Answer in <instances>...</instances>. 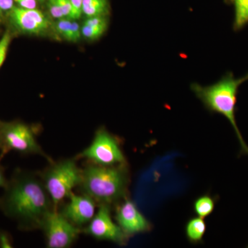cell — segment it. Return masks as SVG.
I'll return each instance as SVG.
<instances>
[{
    "label": "cell",
    "instance_id": "1",
    "mask_svg": "<svg viewBox=\"0 0 248 248\" xmlns=\"http://www.w3.org/2000/svg\"><path fill=\"white\" fill-rule=\"evenodd\" d=\"M7 186L2 202L5 213L23 229H40L47 214L55 208L38 173H21Z\"/></svg>",
    "mask_w": 248,
    "mask_h": 248
},
{
    "label": "cell",
    "instance_id": "2",
    "mask_svg": "<svg viewBox=\"0 0 248 248\" xmlns=\"http://www.w3.org/2000/svg\"><path fill=\"white\" fill-rule=\"evenodd\" d=\"M126 164L102 166L89 163L81 172V193L89 196L97 205H113L125 198L129 184Z\"/></svg>",
    "mask_w": 248,
    "mask_h": 248
},
{
    "label": "cell",
    "instance_id": "3",
    "mask_svg": "<svg viewBox=\"0 0 248 248\" xmlns=\"http://www.w3.org/2000/svg\"><path fill=\"white\" fill-rule=\"evenodd\" d=\"M248 80V73L240 78H235L232 73L223 77L218 82L208 86L198 84L191 85V89L205 107L211 112L221 114L232 125L239 140L241 153L248 155V146L243 138L235 119L236 97L239 86Z\"/></svg>",
    "mask_w": 248,
    "mask_h": 248
},
{
    "label": "cell",
    "instance_id": "4",
    "mask_svg": "<svg viewBox=\"0 0 248 248\" xmlns=\"http://www.w3.org/2000/svg\"><path fill=\"white\" fill-rule=\"evenodd\" d=\"M82 169L77 164L76 157L51 161L43 170L38 172L54 208L59 209L62 202L67 200L73 190L79 186Z\"/></svg>",
    "mask_w": 248,
    "mask_h": 248
},
{
    "label": "cell",
    "instance_id": "5",
    "mask_svg": "<svg viewBox=\"0 0 248 248\" xmlns=\"http://www.w3.org/2000/svg\"><path fill=\"white\" fill-rule=\"evenodd\" d=\"M76 158L86 159L91 164L102 166L126 164L120 143L104 128L96 132L91 144Z\"/></svg>",
    "mask_w": 248,
    "mask_h": 248
},
{
    "label": "cell",
    "instance_id": "6",
    "mask_svg": "<svg viewBox=\"0 0 248 248\" xmlns=\"http://www.w3.org/2000/svg\"><path fill=\"white\" fill-rule=\"evenodd\" d=\"M0 146L4 151H15L25 155H37L51 162L53 160L43 151L36 133L29 125L23 123L4 124L0 128Z\"/></svg>",
    "mask_w": 248,
    "mask_h": 248
},
{
    "label": "cell",
    "instance_id": "7",
    "mask_svg": "<svg viewBox=\"0 0 248 248\" xmlns=\"http://www.w3.org/2000/svg\"><path fill=\"white\" fill-rule=\"evenodd\" d=\"M40 230L45 234L48 248L71 247L82 233L81 228L72 224L58 209H53L47 214Z\"/></svg>",
    "mask_w": 248,
    "mask_h": 248
},
{
    "label": "cell",
    "instance_id": "8",
    "mask_svg": "<svg viewBox=\"0 0 248 248\" xmlns=\"http://www.w3.org/2000/svg\"><path fill=\"white\" fill-rule=\"evenodd\" d=\"M97 213L91 222L82 228V233L99 241H108L120 246H125L129 237L112 220L110 207L99 205Z\"/></svg>",
    "mask_w": 248,
    "mask_h": 248
},
{
    "label": "cell",
    "instance_id": "9",
    "mask_svg": "<svg viewBox=\"0 0 248 248\" xmlns=\"http://www.w3.org/2000/svg\"><path fill=\"white\" fill-rule=\"evenodd\" d=\"M67 200L68 202L61 210L58 209L59 211L72 224L82 230V227L87 226L95 215L97 203L89 196L82 193L76 195L73 192Z\"/></svg>",
    "mask_w": 248,
    "mask_h": 248
},
{
    "label": "cell",
    "instance_id": "10",
    "mask_svg": "<svg viewBox=\"0 0 248 248\" xmlns=\"http://www.w3.org/2000/svg\"><path fill=\"white\" fill-rule=\"evenodd\" d=\"M115 220L128 236L151 231V224L133 201L124 199L116 208Z\"/></svg>",
    "mask_w": 248,
    "mask_h": 248
},
{
    "label": "cell",
    "instance_id": "11",
    "mask_svg": "<svg viewBox=\"0 0 248 248\" xmlns=\"http://www.w3.org/2000/svg\"><path fill=\"white\" fill-rule=\"evenodd\" d=\"M9 13L16 27L26 33L40 35L50 25L48 18L37 9H25L14 6Z\"/></svg>",
    "mask_w": 248,
    "mask_h": 248
},
{
    "label": "cell",
    "instance_id": "12",
    "mask_svg": "<svg viewBox=\"0 0 248 248\" xmlns=\"http://www.w3.org/2000/svg\"><path fill=\"white\" fill-rule=\"evenodd\" d=\"M108 28L107 16L87 17L81 27V35L90 40H95L104 35Z\"/></svg>",
    "mask_w": 248,
    "mask_h": 248
},
{
    "label": "cell",
    "instance_id": "13",
    "mask_svg": "<svg viewBox=\"0 0 248 248\" xmlns=\"http://www.w3.org/2000/svg\"><path fill=\"white\" fill-rule=\"evenodd\" d=\"M206 231V224L203 218L196 217L187 221L186 226L187 239L192 244H198L203 239Z\"/></svg>",
    "mask_w": 248,
    "mask_h": 248
},
{
    "label": "cell",
    "instance_id": "14",
    "mask_svg": "<svg viewBox=\"0 0 248 248\" xmlns=\"http://www.w3.org/2000/svg\"><path fill=\"white\" fill-rule=\"evenodd\" d=\"M108 11V0H83V14L86 17L107 16Z\"/></svg>",
    "mask_w": 248,
    "mask_h": 248
},
{
    "label": "cell",
    "instance_id": "15",
    "mask_svg": "<svg viewBox=\"0 0 248 248\" xmlns=\"http://www.w3.org/2000/svg\"><path fill=\"white\" fill-rule=\"evenodd\" d=\"M215 200L210 196L203 195L199 197L194 203V210L201 218H205L211 215L215 210Z\"/></svg>",
    "mask_w": 248,
    "mask_h": 248
},
{
    "label": "cell",
    "instance_id": "16",
    "mask_svg": "<svg viewBox=\"0 0 248 248\" xmlns=\"http://www.w3.org/2000/svg\"><path fill=\"white\" fill-rule=\"evenodd\" d=\"M234 29H241L248 23V0H234Z\"/></svg>",
    "mask_w": 248,
    "mask_h": 248
},
{
    "label": "cell",
    "instance_id": "17",
    "mask_svg": "<svg viewBox=\"0 0 248 248\" xmlns=\"http://www.w3.org/2000/svg\"><path fill=\"white\" fill-rule=\"evenodd\" d=\"M72 22L73 19L63 18V19H58L55 24V30L58 32L59 35H61L66 40L69 35Z\"/></svg>",
    "mask_w": 248,
    "mask_h": 248
},
{
    "label": "cell",
    "instance_id": "18",
    "mask_svg": "<svg viewBox=\"0 0 248 248\" xmlns=\"http://www.w3.org/2000/svg\"><path fill=\"white\" fill-rule=\"evenodd\" d=\"M11 41V34L8 31L5 32L0 40V68L2 66L5 59H6Z\"/></svg>",
    "mask_w": 248,
    "mask_h": 248
},
{
    "label": "cell",
    "instance_id": "19",
    "mask_svg": "<svg viewBox=\"0 0 248 248\" xmlns=\"http://www.w3.org/2000/svg\"><path fill=\"white\" fill-rule=\"evenodd\" d=\"M47 6H48L50 16L54 19H60L65 18L64 15L58 4V0H48Z\"/></svg>",
    "mask_w": 248,
    "mask_h": 248
},
{
    "label": "cell",
    "instance_id": "20",
    "mask_svg": "<svg viewBox=\"0 0 248 248\" xmlns=\"http://www.w3.org/2000/svg\"><path fill=\"white\" fill-rule=\"evenodd\" d=\"M72 5L71 19L77 20L83 14V0H71Z\"/></svg>",
    "mask_w": 248,
    "mask_h": 248
},
{
    "label": "cell",
    "instance_id": "21",
    "mask_svg": "<svg viewBox=\"0 0 248 248\" xmlns=\"http://www.w3.org/2000/svg\"><path fill=\"white\" fill-rule=\"evenodd\" d=\"M59 5L62 10L65 18L71 19L72 5L71 0H58Z\"/></svg>",
    "mask_w": 248,
    "mask_h": 248
},
{
    "label": "cell",
    "instance_id": "22",
    "mask_svg": "<svg viewBox=\"0 0 248 248\" xmlns=\"http://www.w3.org/2000/svg\"><path fill=\"white\" fill-rule=\"evenodd\" d=\"M14 1L19 7L22 8V9H37V1L36 0H14Z\"/></svg>",
    "mask_w": 248,
    "mask_h": 248
},
{
    "label": "cell",
    "instance_id": "23",
    "mask_svg": "<svg viewBox=\"0 0 248 248\" xmlns=\"http://www.w3.org/2000/svg\"><path fill=\"white\" fill-rule=\"evenodd\" d=\"M0 248H13L11 237L7 233L4 232H0Z\"/></svg>",
    "mask_w": 248,
    "mask_h": 248
},
{
    "label": "cell",
    "instance_id": "24",
    "mask_svg": "<svg viewBox=\"0 0 248 248\" xmlns=\"http://www.w3.org/2000/svg\"><path fill=\"white\" fill-rule=\"evenodd\" d=\"M14 6V0H0V14L4 12H9Z\"/></svg>",
    "mask_w": 248,
    "mask_h": 248
},
{
    "label": "cell",
    "instance_id": "25",
    "mask_svg": "<svg viewBox=\"0 0 248 248\" xmlns=\"http://www.w3.org/2000/svg\"><path fill=\"white\" fill-rule=\"evenodd\" d=\"M6 186H7V183L5 179L4 172L2 169L0 168V187H6Z\"/></svg>",
    "mask_w": 248,
    "mask_h": 248
},
{
    "label": "cell",
    "instance_id": "26",
    "mask_svg": "<svg viewBox=\"0 0 248 248\" xmlns=\"http://www.w3.org/2000/svg\"><path fill=\"white\" fill-rule=\"evenodd\" d=\"M40 1H45V0H40Z\"/></svg>",
    "mask_w": 248,
    "mask_h": 248
}]
</instances>
